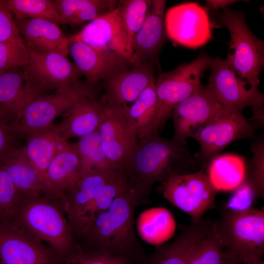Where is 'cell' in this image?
I'll return each mask as SVG.
<instances>
[{"instance_id":"obj_42","label":"cell","mask_w":264,"mask_h":264,"mask_svg":"<svg viewBox=\"0 0 264 264\" xmlns=\"http://www.w3.org/2000/svg\"><path fill=\"white\" fill-rule=\"evenodd\" d=\"M22 139L14 133L8 125L0 121V165L22 147L19 140Z\"/></svg>"},{"instance_id":"obj_15","label":"cell","mask_w":264,"mask_h":264,"mask_svg":"<svg viewBox=\"0 0 264 264\" xmlns=\"http://www.w3.org/2000/svg\"><path fill=\"white\" fill-rule=\"evenodd\" d=\"M118 172L104 170L83 173L75 185L60 199L73 232L77 234L80 232L95 198Z\"/></svg>"},{"instance_id":"obj_28","label":"cell","mask_w":264,"mask_h":264,"mask_svg":"<svg viewBox=\"0 0 264 264\" xmlns=\"http://www.w3.org/2000/svg\"><path fill=\"white\" fill-rule=\"evenodd\" d=\"M206 174L217 192L233 191L245 178L244 159L233 154L218 155L209 161Z\"/></svg>"},{"instance_id":"obj_41","label":"cell","mask_w":264,"mask_h":264,"mask_svg":"<svg viewBox=\"0 0 264 264\" xmlns=\"http://www.w3.org/2000/svg\"><path fill=\"white\" fill-rule=\"evenodd\" d=\"M15 23L14 16L5 0H0V42L22 39Z\"/></svg>"},{"instance_id":"obj_18","label":"cell","mask_w":264,"mask_h":264,"mask_svg":"<svg viewBox=\"0 0 264 264\" xmlns=\"http://www.w3.org/2000/svg\"><path fill=\"white\" fill-rule=\"evenodd\" d=\"M154 82L152 65H131L106 79V92L102 97L110 105L124 108Z\"/></svg>"},{"instance_id":"obj_31","label":"cell","mask_w":264,"mask_h":264,"mask_svg":"<svg viewBox=\"0 0 264 264\" xmlns=\"http://www.w3.org/2000/svg\"><path fill=\"white\" fill-rule=\"evenodd\" d=\"M237 263L238 261L233 253L225 248L215 223H213L210 230L194 248L187 264H231Z\"/></svg>"},{"instance_id":"obj_7","label":"cell","mask_w":264,"mask_h":264,"mask_svg":"<svg viewBox=\"0 0 264 264\" xmlns=\"http://www.w3.org/2000/svg\"><path fill=\"white\" fill-rule=\"evenodd\" d=\"M254 130L242 110L220 104L210 118L191 136L200 145L198 158L204 163L209 162L233 142L253 137Z\"/></svg>"},{"instance_id":"obj_23","label":"cell","mask_w":264,"mask_h":264,"mask_svg":"<svg viewBox=\"0 0 264 264\" xmlns=\"http://www.w3.org/2000/svg\"><path fill=\"white\" fill-rule=\"evenodd\" d=\"M110 105L102 98L83 100L65 113L56 125L61 141L81 137L97 130L107 115Z\"/></svg>"},{"instance_id":"obj_10","label":"cell","mask_w":264,"mask_h":264,"mask_svg":"<svg viewBox=\"0 0 264 264\" xmlns=\"http://www.w3.org/2000/svg\"><path fill=\"white\" fill-rule=\"evenodd\" d=\"M164 24L167 37L186 47L198 48L212 38L207 11L197 2H185L170 7L165 13Z\"/></svg>"},{"instance_id":"obj_22","label":"cell","mask_w":264,"mask_h":264,"mask_svg":"<svg viewBox=\"0 0 264 264\" xmlns=\"http://www.w3.org/2000/svg\"><path fill=\"white\" fill-rule=\"evenodd\" d=\"M21 68L0 74V121L8 125L31 101L42 95Z\"/></svg>"},{"instance_id":"obj_43","label":"cell","mask_w":264,"mask_h":264,"mask_svg":"<svg viewBox=\"0 0 264 264\" xmlns=\"http://www.w3.org/2000/svg\"><path fill=\"white\" fill-rule=\"evenodd\" d=\"M89 0H54L64 24L71 23L79 11L88 3Z\"/></svg>"},{"instance_id":"obj_35","label":"cell","mask_w":264,"mask_h":264,"mask_svg":"<svg viewBox=\"0 0 264 264\" xmlns=\"http://www.w3.org/2000/svg\"><path fill=\"white\" fill-rule=\"evenodd\" d=\"M22 198L8 173L0 165V222L14 220Z\"/></svg>"},{"instance_id":"obj_5","label":"cell","mask_w":264,"mask_h":264,"mask_svg":"<svg viewBox=\"0 0 264 264\" xmlns=\"http://www.w3.org/2000/svg\"><path fill=\"white\" fill-rule=\"evenodd\" d=\"M218 21L227 28L230 35L225 60L250 88L258 89L259 75L264 65V41L250 31L241 12L225 8L219 15Z\"/></svg>"},{"instance_id":"obj_20","label":"cell","mask_w":264,"mask_h":264,"mask_svg":"<svg viewBox=\"0 0 264 264\" xmlns=\"http://www.w3.org/2000/svg\"><path fill=\"white\" fill-rule=\"evenodd\" d=\"M166 1L152 0L146 16L132 43V65L150 64L161 49L166 34Z\"/></svg>"},{"instance_id":"obj_9","label":"cell","mask_w":264,"mask_h":264,"mask_svg":"<svg viewBox=\"0 0 264 264\" xmlns=\"http://www.w3.org/2000/svg\"><path fill=\"white\" fill-rule=\"evenodd\" d=\"M164 198L187 213L192 223L215 207L217 191L203 169L191 173L174 174L162 182Z\"/></svg>"},{"instance_id":"obj_39","label":"cell","mask_w":264,"mask_h":264,"mask_svg":"<svg viewBox=\"0 0 264 264\" xmlns=\"http://www.w3.org/2000/svg\"><path fill=\"white\" fill-rule=\"evenodd\" d=\"M68 262L69 264H135L123 257L95 251L76 252L69 258Z\"/></svg>"},{"instance_id":"obj_6","label":"cell","mask_w":264,"mask_h":264,"mask_svg":"<svg viewBox=\"0 0 264 264\" xmlns=\"http://www.w3.org/2000/svg\"><path fill=\"white\" fill-rule=\"evenodd\" d=\"M215 225L225 248L238 262L261 259L264 251L263 209L250 208L239 212L228 210Z\"/></svg>"},{"instance_id":"obj_44","label":"cell","mask_w":264,"mask_h":264,"mask_svg":"<svg viewBox=\"0 0 264 264\" xmlns=\"http://www.w3.org/2000/svg\"><path fill=\"white\" fill-rule=\"evenodd\" d=\"M238 0H208L206 2L213 9L216 10L220 8H224L228 5L233 4Z\"/></svg>"},{"instance_id":"obj_4","label":"cell","mask_w":264,"mask_h":264,"mask_svg":"<svg viewBox=\"0 0 264 264\" xmlns=\"http://www.w3.org/2000/svg\"><path fill=\"white\" fill-rule=\"evenodd\" d=\"M96 94L94 86L79 79L53 93L37 96L8 125L9 128L16 135L24 139L27 135L52 125L55 118L63 115L79 102L96 98Z\"/></svg>"},{"instance_id":"obj_26","label":"cell","mask_w":264,"mask_h":264,"mask_svg":"<svg viewBox=\"0 0 264 264\" xmlns=\"http://www.w3.org/2000/svg\"><path fill=\"white\" fill-rule=\"evenodd\" d=\"M122 109L138 140L158 132L155 82L145 88L131 105Z\"/></svg>"},{"instance_id":"obj_37","label":"cell","mask_w":264,"mask_h":264,"mask_svg":"<svg viewBox=\"0 0 264 264\" xmlns=\"http://www.w3.org/2000/svg\"><path fill=\"white\" fill-rule=\"evenodd\" d=\"M118 3L116 0H89L73 19L71 25L91 21L113 11Z\"/></svg>"},{"instance_id":"obj_24","label":"cell","mask_w":264,"mask_h":264,"mask_svg":"<svg viewBox=\"0 0 264 264\" xmlns=\"http://www.w3.org/2000/svg\"><path fill=\"white\" fill-rule=\"evenodd\" d=\"M28 48L41 52H55L67 58L69 43L59 25L43 19L14 18Z\"/></svg>"},{"instance_id":"obj_38","label":"cell","mask_w":264,"mask_h":264,"mask_svg":"<svg viewBox=\"0 0 264 264\" xmlns=\"http://www.w3.org/2000/svg\"><path fill=\"white\" fill-rule=\"evenodd\" d=\"M226 204V208L233 211H243L251 208L256 194L250 180H244L233 190Z\"/></svg>"},{"instance_id":"obj_34","label":"cell","mask_w":264,"mask_h":264,"mask_svg":"<svg viewBox=\"0 0 264 264\" xmlns=\"http://www.w3.org/2000/svg\"><path fill=\"white\" fill-rule=\"evenodd\" d=\"M5 2L16 20L43 19L64 24L53 0H5Z\"/></svg>"},{"instance_id":"obj_30","label":"cell","mask_w":264,"mask_h":264,"mask_svg":"<svg viewBox=\"0 0 264 264\" xmlns=\"http://www.w3.org/2000/svg\"><path fill=\"white\" fill-rule=\"evenodd\" d=\"M137 225L141 237L154 245H160L170 239L176 228L173 216L163 207L153 208L142 212Z\"/></svg>"},{"instance_id":"obj_14","label":"cell","mask_w":264,"mask_h":264,"mask_svg":"<svg viewBox=\"0 0 264 264\" xmlns=\"http://www.w3.org/2000/svg\"><path fill=\"white\" fill-rule=\"evenodd\" d=\"M110 105L98 131L103 152L111 167L115 171L124 172L138 139L122 108Z\"/></svg>"},{"instance_id":"obj_16","label":"cell","mask_w":264,"mask_h":264,"mask_svg":"<svg viewBox=\"0 0 264 264\" xmlns=\"http://www.w3.org/2000/svg\"><path fill=\"white\" fill-rule=\"evenodd\" d=\"M220 103L206 86L201 84L190 95L174 108L173 117L175 140L187 142L186 139L213 115Z\"/></svg>"},{"instance_id":"obj_32","label":"cell","mask_w":264,"mask_h":264,"mask_svg":"<svg viewBox=\"0 0 264 264\" xmlns=\"http://www.w3.org/2000/svg\"><path fill=\"white\" fill-rule=\"evenodd\" d=\"M76 144L81 174L92 171H115L103 152L98 129L80 137Z\"/></svg>"},{"instance_id":"obj_17","label":"cell","mask_w":264,"mask_h":264,"mask_svg":"<svg viewBox=\"0 0 264 264\" xmlns=\"http://www.w3.org/2000/svg\"><path fill=\"white\" fill-rule=\"evenodd\" d=\"M69 43V53L75 65L86 78V82L95 86L114 73L130 65L122 55L110 50L95 48L82 42Z\"/></svg>"},{"instance_id":"obj_13","label":"cell","mask_w":264,"mask_h":264,"mask_svg":"<svg viewBox=\"0 0 264 264\" xmlns=\"http://www.w3.org/2000/svg\"><path fill=\"white\" fill-rule=\"evenodd\" d=\"M28 49L29 62L22 68L29 82L42 95L71 84L82 75L74 64L59 53Z\"/></svg>"},{"instance_id":"obj_21","label":"cell","mask_w":264,"mask_h":264,"mask_svg":"<svg viewBox=\"0 0 264 264\" xmlns=\"http://www.w3.org/2000/svg\"><path fill=\"white\" fill-rule=\"evenodd\" d=\"M81 176L76 144L60 141L46 172V196L60 199L76 183Z\"/></svg>"},{"instance_id":"obj_27","label":"cell","mask_w":264,"mask_h":264,"mask_svg":"<svg viewBox=\"0 0 264 264\" xmlns=\"http://www.w3.org/2000/svg\"><path fill=\"white\" fill-rule=\"evenodd\" d=\"M24 139L26 143L22 147V150L44 186L47 168L61 141L56 125L53 124L29 134Z\"/></svg>"},{"instance_id":"obj_3","label":"cell","mask_w":264,"mask_h":264,"mask_svg":"<svg viewBox=\"0 0 264 264\" xmlns=\"http://www.w3.org/2000/svg\"><path fill=\"white\" fill-rule=\"evenodd\" d=\"M14 220L59 256L72 252L73 230L59 199L45 194L22 196Z\"/></svg>"},{"instance_id":"obj_36","label":"cell","mask_w":264,"mask_h":264,"mask_svg":"<svg viewBox=\"0 0 264 264\" xmlns=\"http://www.w3.org/2000/svg\"><path fill=\"white\" fill-rule=\"evenodd\" d=\"M29 59L28 49L23 38L0 42V74L23 67Z\"/></svg>"},{"instance_id":"obj_29","label":"cell","mask_w":264,"mask_h":264,"mask_svg":"<svg viewBox=\"0 0 264 264\" xmlns=\"http://www.w3.org/2000/svg\"><path fill=\"white\" fill-rule=\"evenodd\" d=\"M1 166L8 173L16 189L22 196L44 194V183L26 156L22 147Z\"/></svg>"},{"instance_id":"obj_33","label":"cell","mask_w":264,"mask_h":264,"mask_svg":"<svg viewBox=\"0 0 264 264\" xmlns=\"http://www.w3.org/2000/svg\"><path fill=\"white\" fill-rule=\"evenodd\" d=\"M151 0H121L117 6L119 17L127 40V50L132 61V43L151 5Z\"/></svg>"},{"instance_id":"obj_19","label":"cell","mask_w":264,"mask_h":264,"mask_svg":"<svg viewBox=\"0 0 264 264\" xmlns=\"http://www.w3.org/2000/svg\"><path fill=\"white\" fill-rule=\"evenodd\" d=\"M67 38L68 42L80 41L95 48L115 52L131 63L127 37L117 7L111 12L90 21L77 33Z\"/></svg>"},{"instance_id":"obj_1","label":"cell","mask_w":264,"mask_h":264,"mask_svg":"<svg viewBox=\"0 0 264 264\" xmlns=\"http://www.w3.org/2000/svg\"><path fill=\"white\" fill-rule=\"evenodd\" d=\"M195 167L187 142L166 139L155 133L138 140L125 173L131 188L141 199L153 184L174 174H185Z\"/></svg>"},{"instance_id":"obj_2","label":"cell","mask_w":264,"mask_h":264,"mask_svg":"<svg viewBox=\"0 0 264 264\" xmlns=\"http://www.w3.org/2000/svg\"><path fill=\"white\" fill-rule=\"evenodd\" d=\"M139 202L138 194L130 188L92 218L78 235L92 244L95 251L120 256L135 264L143 263L133 228L134 208Z\"/></svg>"},{"instance_id":"obj_40","label":"cell","mask_w":264,"mask_h":264,"mask_svg":"<svg viewBox=\"0 0 264 264\" xmlns=\"http://www.w3.org/2000/svg\"><path fill=\"white\" fill-rule=\"evenodd\" d=\"M264 140L261 139L252 146L253 157L252 160V175L250 181L253 184L256 194L264 195Z\"/></svg>"},{"instance_id":"obj_12","label":"cell","mask_w":264,"mask_h":264,"mask_svg":"<svg viewBox=\"0 0 264 264\" xmlns=\"http://www.w3.org/2000/svg\"><path fill=\"white\" fill-rule=\"evenodd\" d=\"M209 68L211 74L206 86L220 104L242 110L251 106L253 112L263 110L264 94L250 88L225 60L212 58Z\"/></svg>"},{"instance_id":"obj_11","label":"cell","mask_w":264,"mask_h":264,"mask_svg":"<svg viewBox=\"0 0 264 264\" xmlns=\"http://www.w3.org/2000/svg\"><path fill=\"white\" fill-rule=\"evenodd\" d=\"M58 257L15 221L0 222V264H57Z\"/></svg>"},{"instance_id":"obj_46","label":"cell","mask_w":264,"mask_h":264,"mask_svg":"<svg viewBox=\"0 0 264 264\" xmlns=\"http://www.w3.org/2000/svg\"><path fill=\"white\" fill-rule=\"evenodd\" d=\"M237 263H232V264H237Z\"/></svg>"},{"instance_id":"obj_25","label":"cell","mask_w":264,"mask_h":264,"mask_svg":"<svg viewBox=\"0 0 264 264\" xmlns=\"http://www.w3.org/2000/svg\"><path fill=\"white\" fill-rule=\"evenodd\" d=\"M213 223L202 220L185 228L167 245L161 246L145 264H187L198 242L210 230Z\"/></svg>"},{"instance_id":"obj_8","label":"cell","mask_w":264,"mask_h":264,"mask_svg":"<svg viewBox=\"0 0 264 264\" xmlns=\"http://www.w3.org/2000/svg\"><path fill=\"white\" fill-rule=\"evenodd\" d=\"M211 59L206 54H201L190 63L159 74L155 80L159 129L171 115L174 107L201 85V79L209 68Z\"/></svg>"},{"instance_id":"obj_45","label":"cell","mask_w":264,"mask_h":264,"mask_svg":"<svg viewBox=\"0 0 264 264\" xmlns=\"http://www.w3.org/2000/svg\"><path fill=\"white\" fill-rule=\"evenodd\" d=\"M237 264H264V262L259 259L245 263L238 262Z\"/></svg>"}]
</instances>
